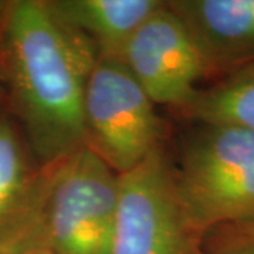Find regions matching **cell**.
<instances>
[{
  "label": "cell",
  "instance_id": "obj_7",
  "mask_svg": "<svg viewBox=\"0 0 254 254\" xmlns=\"http://www.w3.org/2000/svg\"><path fill=\"white\" fill-rule=\"evenodd\" d=\"M209 73L230 72L254 63V0H171Z\"/></svg>",
  "mask_w": 254,
  "mask_h": 254
},
{
  "label": "cell",
  "instance_id": "obj_2",
  "mask_svg": "<svg viewBox=\"0 0 254 254\" xmlns=\"http://www.w3.org/2000/svg\"><path fill=\"white\" fill-rule=\"evenodd\" d=\"M119 175L85 147L40 167L27 202L0 232V254H110Z\"/></svg>",
  "mask_w": 254,
  "mask_h": 254
},
{
  "label": "cell",
  "instance_id": "obj_10",
  "mask_svg": "<svg viewBox=\"0 0 254 254\" xmlns=\"http://www.w3.org/2000/svg\"><path fill=\"white\" fill-rule=\"evenodd\" d=\"M31 151L17 122L0 113V232L24 208L38 171L30 163Z\"/></svg>",
  "mask_w": 254,
  "mask_h": 254
},
{
  "label": "cell",
  "instance_id": "obj_15",
  "mask_svg": "<svg viewBox=\"0 0 254 254\" xmlns=\"http://www.w3.org/2000/svg\"><path fill=\"white\" fill-rule=\"evenodd\" d=\"M247 225H249L247 233H249V235H252V236L254 237V222H252V223H247Z\"/></svg>",
  "mask_w": 254,
  "mask_h": 254
},
{
  "label": "cell",
  "instance_id": "obj_9",
  "mask_svg": "<svg viewBox=\"0 0 254 254\" xmlns=\"http://www.w3.org/2000/svg\"><path fill=\"white\" fill-rule=\"evenodd\" d=\"M182 110L200 125L254 133V63L227 72L208 89H199Z\"/></svg>",
  "mask_w": 254,
  "mask_h": 254
},
{
  "label": "cell",
  "instance_id": "obj_6",
  "mask_svg": "<svg viewBox=\"0 0 254 254\" xmlns=\"http://www.w3.org/2000/svg\"><path fill=\"white\" fill-rule=\"evenodd\" d=\"M122 61L154 105L184 109L209 69L199 48L167 3L130 38Z\"/></svg>",
  "mask_w": 254,
  "mask_h": 254
},
{
  "label": "cell",
  "instance_id": "obj_12",
  "mask_svg": "<svg viewBox=\"0 0 254 254\" xmlns=\"http://www.w3.org/2000/svg\"><path fill=\"white\" fill-rule=\"evenodd\" d=\"M10 0H0V41L4 33V27L7 23V16H9Z\"/></svg>",
  "mask_w": 254,
  "mask_h": 254
},
{
  "label": "cell",
  "instance_id": "obj_13",
  "mask_svg": "<svg viewBox=\"0 0 254 254\" xmlns=\"http://www.w3.org/2000/svg\"><path fill=\"white\" fill-rule=\"evenodd\" d=\"M16 254H53L50 250H47V249H27V250H21V252H18Z\"/></svg>",
  "mask_w": 254,
  "mask_h": 254
},
{
  "label": "cell",
  "instance_id": "obj_1",
  "mask_svg": "<svg viewBox=\"0 0 254 254\" xmlns=\"http://www.w3.org/2000/svg\"><path fill=\"white\" fill-rule=\"evenodd\" d=\"M95 47L48 0H10L0 75L17 125L41 167L83 147V99Z\"/></svg>",
  "mask_w": 254,
  "mask_h": 254
},
{
  "label": "cell",
  "instance_id": "obj_8",
  "mask_svg": "<svg viewBox=\"0 0 254 254\" xmlns=\"http://www.w3.org/2000/svg\"><path fill=\"white\" fill-rule=\"evenodd\" d=\"M54 14L81 33L98 57L122 60L130 38L164 4L160 0H48Z\"/></svg>",
  "mask_w": 254,
  "mask_h": 254
},
{
  "label": "cell",
  "instance_id": "obj_14",
  "mask_svg": "<svg viewBox=\"0 0 254 254\" xmlns=\"http://www.w3.org/2000/svg\"><path fill=\"white\" fill-rule=\"evenodd\" d=\"M6 89H4V85H3V81H1V75H0V108L4 105L6 102Z\"/></svg>",
  "mask_w": 254,
  "mask_h": 254
},
{
  "label": "cell",
  "instance_id": "obj_4",
  "mask_svg": "<svg viewBox=\"0 0 254 254\" xmlns=\"http://www.w3.org/2000/svg\"><path fill=\"white\" fill-rule=\"evenodd\" d=\"M155 105L119 58L99 57L83 99V147L122 175L157 148L163 123Z\"/></svg>",
  "mask_w": 254,
  "mask_h": 254
},
{
  "label": "cell",
  "instance_id": "obj_3",
  "mask_svg": "<svg viewBox=\"0 0 254 254\" xmlns=\"http://www.w3.org/2000/svg\"><path fill=\"white\" fill-rule=\"evenodd\" d=\"M173 175L184 212L202 235L223 223L254 222V133L200 125Z\"/></svg>",
  "mask_w": 254,
  "mask_h": 254
},
{
  "label": "cell",
  "instance_id": "obj_11",
  "mask_svg": "<svg viewBox=\"0 0 254 254\" xmlns=\"http://www.w3.org/2000/svg\"><path fill=\"white\" fill-rule=\"evenodd\" d=\"M218 254H254V237L246 233L245 239L239 240L235 245L229 246Z\"/></svg>",
  "mask_w": 254,
  "mask_h": 254
},
{
  "label": "cell",
  "instance_id": "obj_5",
  "mask_svg": "<svg viewBox=\"0 0 254 254\" xmlns=\"http://www.w3.org/2000/svg\"><path fill=\"white\" fill-rule=\"evenodd\" d=\"M202 237L184 212L161 147L119 175L110 254H203Z\"/></svg>",
  "mask_w": 254,
  "mask_h": 254
}]
</instances>
